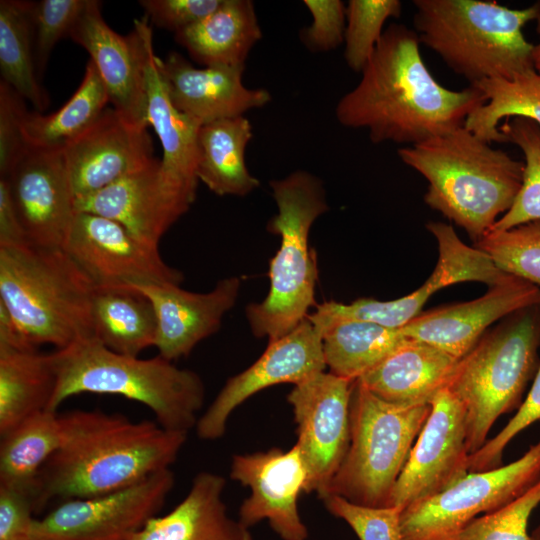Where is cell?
I'll use <instances>...</instances> for the list:
<instances>
[{
	"label": "cell",
	"mask_w": 540,
	"mask_h": 540,
	"mask_svg": "<svg viewBox=\"0 0 540 540\" xmlns=\"http://www.w3.org/2000/svg\"><path fill=\"white\" fill-rule=\"evenodd\" d=\"M414 29L392 23L383 32L358 84L335 107L340 125L366 129L373 143L415 145L464 125L486 103L470 85L443 87L420 54Z\"/></svg>",
	"instance_id": "6da1fadb"
},
{
	"label": "cell",
	"mask_w": 540,
	"mask_h": 540,
	"mask_svg": "<svg viewBox=\"0 0 540 540\" xmlns=\"http://www.w3.org/2000/svg\"><path fill=\"white\" fill-rule=\"evenodd\" d=\"M60 421V445L37 479L35 512L54 499L108 494L170 468L188 435L101 410H72Z\"/></svg>",
	"instance_id": "7a4b0ae2"
},
{
	"label": "cell",
	"mask_w": 540,
	"mask_h": 540,
	"mask_svg": "<svg viewBox=\"0 0 540 540\" xmlns=\"http://www.w3.org/2000/svg\"><path fill=\"white\" fill-rule=\"evenodd\" d=\"M397 153L428 181L425 203L463 228L474 243L512 207L523 182L524 162L464 125Z\"/></svg>",
	"instance_id": "3957f363"
},
{
	"label": "cell",
	"mask_w": 540,
	"mask_h": 540,
	"mask_svg": "<svg viewBox=\"0 0 540 540\" xmlns=\"http://www.w3.org/2000/svg\"><path fill=\"white\" fill-rule=\"evenodd\" d=\"M52 357L57 382L48 410L57 411L81 393L112 394L143 404L165 429L188 433L197 423L205 399L202 379L160 355L141 359L88 339L56 350Z\"/></svg>",
	"instance_id": "277c9868"
},
{
	"label": "cell",
	"mask_w": 540,
	"mask_h": 540,
	"mask_svg": "<svg viewBox=\"0 0 540 540\" xmlns=\"http://www.w3.org/2000/svg\"><path fill=\"white\" fill-rule=\"evenodd\" d=\"M413 5L420 43L471 85L534 69V44L522 30L535 20L536 3L524 9L482 0H415Z\"/></svg>",
	"instance_id": "5b68a950"
},
{
	"label": "cell",
	"mask_w": 540,
	"mask_h": 540,
	"mask_svg": "<svg viewBox=\"0 0 540 540\" xmlns=\"http://www.w3.org/2000/svg\"><path fill=\"white\" fill-rule=\"evenodd\" d=\"M95 284L62 248L0 246V303L36 347L93 339Z\"/></svg>",
	"instance_id": "8992f818"
},
{
	"label": "cell",
	"mask_w": 540,
	"mask_h": 540,
	"mask_svg": "<svg viewBox=\"0 0 540 540\" xmlns=\"http://www.w3.org/2000/svg\"><path fill=\"white\" fill-rule=\"evenodd\" d=\"M269 184L277 214L267 230L280 235L281 243L269 262L266 298L249 304L245 312L253 335L273 341L298 326L316 305L318 267L309 233L329 206L322 181L310 172L297 170Z\"/></svg>",
	"instance_id": "52a82bcc"
},
{
	"label": "cell",
	"mask_w": 540,
	"mask_h": 540,
	"mask_svg": "<svg viewBox=\"0 0 540 540\" xmlns=\"http://www.w3.org/2000/svg\"><path fill=\"white\" fill-rule=\"evenodd\" d=\"M540 304L520 309L460 358L447 383L466 413L467 448L479 450L497 419L522 403L540 365Z\"/></svg>",
	"instance_id": "ba28073f"
},
{
	"label": "cell",
	"mask_w": 540,
	"mask_h": 540,
	"mask_svg": "<svg viewBox=\"0 0 540 540\" xmlns=\"http://www.w3.org/2000/svg\"><path fill=\"white\" fill-rule=\"evenodd\" d=\"M430 410V403L385 401L354 380L349 446L327 493L359 505L390 507L394 486Z\"/></svg>",
	"instance_id": "9c48e42d"
},
{
	"label": "cell",
	"mask_w": 540,
	"mask_h": 540,
	"mask_svg": "<svg viewBox=\"0 0 540 540\" xmlns=\"http://www.w3.org/2000/svg\"><path fill=\"white\" fill-rule=\"evenodd\" d=\"M540 480V440L505 466L468 472L401 512V540H456L476 518L508 504Z\"/></svg>",
	"instance_id": "30bf717a"
},
{
	"label": "cell",
	"mask_w": 540,
	"mask_h": 540,
	"mask_svg": "<svg viewBox=\"0 0 540 540\" xmlns=\"http://www.w3.org/2000/svg\"><path fill=\"white\" fill-rule=\"evenodd\" d=\"M426 228L437 241L438 260L432 274L418 289L388 301L360 298L349 304L323 302L308 314V320L320 332L337 322L350 320L401 328L421 313L428 299L444 287L466 281L491 287L509 275L498 269L484 252L463 243L450 224L430 221Z\"/></svg>",
	"instance_id": "8fae6325"
},
{
	"label": "cell",
	"mask_w": 540,
	"mask_h": 540,
	"mask_svg": "<svg viewBox=\"0 0 540 540\" xmlns=\"http://www.w3.org/2000/svg\"><path fill=\"white\" fill-rule=\"evenodd\" d=\"M174 482L167 468L115 492L62 501L35 519L30 540H128L156 516Z\"/></svg>",
	"instance_id": "7c38bea8"
},
{
	"label": "cell",
	"mask_w": 540,
	"mask_h": 540,
	"mask_svg": "<svg viewBox=\"0 0 540 540\" xmlns=\"http://www.w3.org/2000/svg\"><path fill=\"white\" fill-rule=\"evenodd\" d=\"M353 380L319 372L294 385L287 396L297 425L307 481L304 493L328 492L350 441V401Z\"/></svg>",
	"instance_id": "4fadbf2b"
},
{
	"label": "cell",
	"mask_w": 540,
	"mask_h": 540,
	"mask_svg": "<svg viewBox=\"0 0 540 540\" xmlns=\"http://www.w3.org/2000/svg\"><path fill=\"white\" fill-rule=\"evenodd\" d=\"M62 249L97 287L183 281V274L165 263L158 248L97 214L77 212Z\"/></svg>",
	"instance_id": "5bb4252c"
},
{
	"label": "cell",
	"mask_w": 540,
	"mask_h": 540,
	"mask_svg": "<svg viewBox=\"0 0 540 540\" xmlns=\"http://www.w3.org/2000/svg\"><path fill=\"white\" fill-rule=\"evenodd\" d=\"M420 430L391 494L401 512L455 484L469 472L466 413L455 395L441 389L431 400Z\"/></svg>",
	"instance_id": "9a60e30c"
},
{
	"label": "cell",
	"mask_w": 540,
	"mask_h": 540,
	"mask_svg": "<svg viewBox=\"0 0 540 540\" xmlns=\"http://www.w3.org/2000/svg\"><path fill=\"white\" fill-rule=\"evenodd\" d=\"M3 178L28 242L62 248L77 213L63 147L26 145Z\"/></svg>",
	"instance_id": "2e32d148"
},
{
	"label": "cell",
	"mask_w": 540,
	"mask_h": 540,
	"mask_svg": "<svg viewBox=\"0 0 540 540\" xmlns=\"http://www.w3.org/2000/svg\"><path fill=\"white\" fill-rule=\"evenodd\" d=\"M322 335L307 317L288 334L269 341L247 369L230 377L195 425L200 439L223 436L231 413L249 397L268 387L296 385L326 368Z\"/></svg>",
	"instance_id": "e0dca14e"
},
{
	"label": "cell",
	"mask_w": 540,
	"mask_h": 540,
	"mask_svg": "<svg viewBox=\"0 0 540 540\" xmlns=\"http://www.w3.org/2000/svg\"><path fill=\"white\" fill-rule=\"evenodd\" d=\"M63 154L75 204L156 159L147 128L132 124L113 107L66 143Z\"/></svg>",
	"instance_id": "ac0fdd59"
},
{
	"label": "cell",
	"mask_w": 540,
	"mask_h": 540,
	"mask_svg": "<svg viewBox=\"0 0 540 540\" xmlns=\"http://www.w3.org/2000/svg\"><path fill=\"white\" fill-rule=\"evenodd\" d=\"M230 476L250 489L239 510V521L244 526L249 528L266 519L283 540L308 538L297 507L307 471L296 444L286 451L272 448L234 455Z\"/></svg>",
	"instance_id": "d6986e66"
},
{
	"label": "cell",
	"mask_w": 540,
	"mask_h": 540,
	"mask_svg": "<svg viewBox=\"0 0 540 540\" xmlns=\"http://www.w3.org/2000/svg\"><path fill=\"white\" fill-rule=\"evenodd\" d=\"M101 5L100 1L88 0L69 38L89 53L113 108L132 124L147 128L141 32L135 24L128 35L115 32L105 22Z\"/></svg>",
	"instance_id": "ffe728a7"
},
{
	"label": "cell",
	"mask_w": 540,
	"mask_h": 540,
	"mask_svg": "<svg viewBox=\"0 0 540 540\" xmlns=\"http://www.w3.org/2000/svg\"><path fill=\"white\" fill-rule=\"evenodd\" d=\"M193 203L170 182L160 160L155 159L75 206L77 212L97 214L120 223L140 241L158 248L162 236Z\"/></svg>",
	"instance_id": "44dd1931"
},
{
	"label": "cell",
	"mask_w": 540,
	"mask_h": 540,
	"mask_svg": "<svg viewBox=\"0 0 540 540\" xmlns=\"http://www.w3.org/2000/svg\"><path fill=\"white\" fill-rule=\"evenodd\" d=\"M540 304V287L508 275L483 296L419 313L401 327L406 338L428 343L460 359L495 321Z\"/></svg>",
	"instance_id": "7402d4cb"
},
{
	"label": "cell",
	"mask_w": 540,
	"mask_h": 540,
	"mask_svg": "<svg viewBox=\"0 0 540 540\" xmlns=\"http://www.w3.org/2000/svg\"><path fill=\"white\" fill-rule=\"evenodd\" d=\"M132 287L151 301L157 317L154 347L161 357L174 361L216 333L225 314L235 305L241 279L226 277L206 293L191 292L177 284L145 283Z\"/></svg>",
	"instance_id": "603a6c76"
},
{
	"label": "cell",
	"mask_w": 540,
	"mask_h": 540,
	"mask_svg": "<svg viewBox=\"0 0 540 540\" xmlns=\"http://www.w3.org/2000/svg\"><path fill=\"white\" fill-rule=\"evenodd\" d=\"M159 68L174 106L202 125L243 116L266 106L272 99L267 89L244 85L243 67L196 68L173 51L164 60L159 59Z\"/></svg>",
	"instance_id": "cb8c5ba5"
},
{
	"label": "cell",
	"mask_w": 540,
	"mask_h": 540,
	"mask_svg": "<svg viewBox=\"0 0 540 540\" xmlns=\"http://www.w3.org/2000/svg\"><path fill=\"white\" fill-rule=\"evenodd\" d=\"M144 43V79L147 99V124L161 143L163 173L187 197L195 201L198 177V132L202 124L179 111L172 103L153 47V32L148 18L135 19Z\"/></svg>",
	"instance_id": "d4e9b609"
},
{
	"label": "cell",
	"mask_w": 540,
	"mask_h": 540,
	"mask_svg": "<svg viewBox=\"0 0 540 540\" xmlns=\"http://www.w3.org/2000/svg\"><path fill=\"white\" fill-rule=\"evenodd\" d=\"M225 483L218 474L198 473L175 508L149 519L128 540H253L248 527L227 515Z\"/></svg>",
	"instance_id": "484cf974"
},
{
	"label": "cell",
	"mask_w": 540,
	"mask_h": 540,
	"mask_svg": "<svg viewBox=\"0 0 540 540\" xmlns=\"http://www.w3.org/2000/svg\"><path fill=\"white\" fill-rule=\"evenodd\" d=\"M458 360L428 343L408 338L356 380L388 402L429 403L447 386Z\"/></svg>",
	"instance_id": "4316f807"
},
{
	"label": "cell",
	"mask_w": 540,
	"mask_h": 540,
	"mask_svg": "<svg viewBox=\"0 0 540 540\" xmlns=\"http://www.w3.org/2000/svg\"><path fill=\"white\" fill-rule=\"evenodd\" d=\"M262 38L251 0H222L216 10L175 34L176 42L203 65L243 67Z\"/></svg>",
	"instance_id": "83f0119b"
},
{
	"label": "cell",
	"mask_w": 540,
	"mask_h": 540,
	"mask_svg": "<svg viewBox=\"0 0 540 540\" xmlns=\"http://www.w3.org/2000/svg\"><path fill=\"white\" fill-rule=\"evenodd\" d=\"M252 137V125L245 115L203 124L198 132L199 182L219 196L244 197L257 189L260 182L245 159Z\"/></svg>",
	"instance_id": "f1b7e54d"
},
{
	"label": "cell",
	"mask_w": 540,
	"mask_h": 540,
	"mask_svg": "<svg viewBox=\"0 0 540 540\" xmlns=\"http://www.w3.org/2000/svg\"><path fill=\"white\" fill-rule=\"evenodd\" d=\"M56 382L52 353L0 346V436L48 410Z\"/></svg>",
	"instance_id": "f546056e"
},
{
	"label": "cell",
	"mask_w": 540,
	"mask_h": 540,
	"mask_svg": "<svg viewBox=\"0 0 540 540\" xmlns=\"http://www.w3.org/2000/svg\"><path fill=\"white\" fill-rule=\"evenodd\" d=\"M91 320L93 339L116 353L138 356L154 346L155 309L149 298L132 287L95 286Z\"/></svg>",
	"instance_id": "4dcf8cb0"
},
{
	"label": "cell",
	"mask_w": 540,
	"mask_h": 540,
	"mask_svg": "<svg viewBox=\"0 0 540 540\" xmlns=\"http://www.w3.org/2000/svg\"><path fill=\"white\" fill-rule=\"evenodd\" d=\"M408 338L401 328L367 321H341L322 332L329 372L356 380L374 368Z\"/></svg>",
	"instance_id": "1f68e13d"
},
{
	"label": "cell",
	"mask_w": 540,
	"mask_h": 540,
	"mask_svg": "<svg viewBox=\"0 0 540 540\" xmlns=\"http://www.w3.org/2000/svg\"><path fill=\"white\" fill-rule=\"evenodd\" d=\"M108 103L104 83L89 60L80 86L62 107L49 115L28 111L22 123L24 142L33 147H63L86 131Z\"/></svg>",
	"instance_id": "d6a6232c"
},
{
	"label": "cell",
	"mask_w": 540,
	"mask_h": 540,
	"mask_svg": "<svg viewBox=\"0 0 540 540\" xmlns=\"http://www.w3.org/2000/svg\"><path fill=\"white\" fill-rule=\"evenodd\" d=\"M0 484L34 492L38 476L61 442L57 411L38 412L1 435Z\"/></svg>",
	"instance_id": "836d02e7"
},
{
	"label": "cell",
	"mask_w": 540,
	"mask_h": 540,
	"mask_svg": "<svg viewBox=\"0 0 540 540\" xmlns=\"http://www.w3.org/2000/svg\"><path fill=\"white\" fill-rule=\"evenodd\" d=\"M32 1H0L1 81L12 87L37 112L49 105V97L39 82L34 59Z\"/></svg>",
	"instance_id": "e575fe53"
},
{
	"label": "cell",
	"mask_w": 540,
	"mask_h": 540,
	"mask_svg": "<svg viewBox=\"0 0 540 540\" xmlns=\"http://www.w3.org/2000/svg\"><path fill=\"white\" fill-rule=\"evenodd\" d=\"M474 86L484 93L486 103L467 117L464 126L481 139L505 142L499 130L504 118L525 117L540 126V75L534 69L512 79H490Z\"/></svg>",
	"instance_id": "d590c367"
},
{
	"label": "cell",
	"mask_w": 540,
	"mask_h": 540,
	"mask_svg": "<svg viewBox=\"0 0 540 540\" xmlns=\"http://www.w3.org/2000/svg\"><path fill=\"white\" fill-rule=\"evenodd\" d=\"M499 130L505 142L521 149L525 162L521 189L512 207L493 226L497 231L540 220V126L525 117H512Z\"/></svg>",
	"instance_id": "8d00e7d4"
},
{
	"label": "cell",
	"mask_w": 540,
	"mask_h": 540,
	"mask_svg": "<svg viewBox=\"0 0 540 540\" xmlns=\"http://www.w3.org/2000/svg\"><path fill=\"white\" fill-rule=\"evenodd\" d=\"M474 247L501 271L540 287V220L492 230Z\"/></svg>",
	"instance_id": "74e56055"
},
{
	"label": "cell",
	"mask_w": 540,
	"mask_h": 540,
	"mask_svg": "<svg viewBox=\"0 0 540 540\" xmlns=\"http://www.w3.org/2000/svg\"><path fill=\"white\" fill-rule=\"evenodd\" d=\"M399 0H350L346 5L344 58L348 67L362 72L384 32L387 19L401 15Z\"/></svg>",
	"instance_id": "f35d334b"
},
{
	"label": "cell",
	"mask_w": 540,
	"mask_h": 540,
	"mask_svg": "<svg viewBox=\"0 0 540 540\" xmlns=\"http://www.w3.org/2000/svg\"><path fill=\"white\" fill-rule=\"evenodd\" d=\"M540 504V480L523 494L473 520L456 540H531L528 524Z\"/></svg>",
	"instance_id": "ab89813d"
},
{
	"label": "cell",
	"mask_w": 540,
	"mask_h": 540,
	"mask_svg": "<svg viewBox=\"0 0 540 540\" xmlns=\"http://www.w3.org/2000/svg\"><path fill=\"white\" fill-rule=\"evenodd\" d=\"M88 0H41L32 3L34 59L41 78L55 45L71 30Z\"/></svg>",
	"instance_id": "60d3db41"
},
{
	"label": "cell",
	"mask_w": 540,
	"mask_h": 540,
	"mask_svg": "<svg viewBox=\"0 0 540 540\" xmlns=\"http://www.w3.org/2000/svg\"><path fill=\"white\" fill-rule=\"evenodd\" d=\"M320 499L328 512L344 520L360 540H401L398 508L359 505L332 493Z\"/></svg>",
	"instance_id": "b9f144b4"
},
{
	"label": "cell",
	"mask_w": 540,
	"mask_h": 540,
	"mask_svg": "<svg viewBox=\"0 0 540 540\" xmlns=\"http://www.w3.org/2000/svg\"><path fill=\"white\" fill-rule=\"evenodd\" d=\"M535 421H540V365L527 397L506 426L469 456V472L488 471L501 466L508 443Z\"/></svg>",
	"instance_id": "7bdbcfd3"
},
{
	"label": "cell",
	"mask_w": 540,
	"mask_h": 540,
	"mask_svg": "<svg viewBox=\"0 0 540 540\" xmlns=\"http://www.w3.org/2000/svg\"><path fill=\"white\" fill-rule=\"evenodd\" d=\"M312 23L299 31L304 47L313 53L329 52L344 44L346 5L340 0H304Z\"/></svg>",
	"instance_id": "ee69618b"
},
{
	"label": "cell",
	"mask_w": 540,
	"mask_h": 540,
	"mask_svg": "<svg viewBox=\"0 0 540 540\" xmlns=\"http://www.w3.org/2000/svg\"><path fill=\"white\" fill-rule=\"evenodd\" d=\"M25 99L5 82H0V177L6 176L26 144L22 123L28 113Z\"/></svg>",
	"instance_id": "f6af8a7d"
},
{
	"label": "cell",
	"mask_w": 540,
	"mask_h": 540,
	"mask_svg": "<svg viewBox=\"0 0 540 540\" xmlns=\"http://www.w3.org/2000/svg\"><path fill=\"white\" fill-rule=\"evenodd\" d=\"M222 0H140L145 16L155 26L174 34L199 22Z\"/></svg>",
	"instance_id": "bcb514c9"
},
{
	"label": "cell",
	"mask_w": 540,
	"mask_h": 540,
	"mask_svg": "<svg viewBox=\"0 0 540 540\" xmlns=\"http://www.w3.org/2000/svg\"><path fill=\"white\" fill-rule=\"evenodd\" d=\"M33 513L32 490L0 484V540H30Z\"/></svg>",
	"instance_id": "7dc6e473"
},
{
	"label": "cell",
	"mask_w": 540,
	"mask_h": 540,
	"mask_svg": "<svg viewBox=\"0 0 540 540\" xmlns=\"http://www.w3.org/2000/svg\"><path fill=\"white\" fill-rule=\"evenodd\" d=\"M29 243L14 207L7 180L0 177V246Z\"/></svg>",
	"instance_id": "c3c4849f"
},
{
	"label": "cell",
	"mask_w": 540,
	"mask_h": 540,
	"mask_svg": "<svg viewBox=\"0 0 540 540\" xmlns=\"http://www.w3.org/2000/svg\"><path fill=\"white\" fill-rule=\"evenodd\" d=\"M536 7L537 13L534 21L536 22V31L540 35V1L536 2ZM532 61L534 70L540 75V41L533 46Z\"/></svg>",
	"instance_id": "681fc988"
},
{
	"label": "cell",
	"mask_w": 540,
	"mask_h": 540,
	"mask_svg": "<svg viewBox=\"0 0 540 540\" xmlns=\"http://www.w3.org/2000/svg\"><path fill=\"white\" fill-rule=\"evenodd\" d=\"M530 535L531 540H540V525Z\"/></svg>",
	"instance_id": "f907efd6"
}]
</instances>
